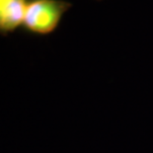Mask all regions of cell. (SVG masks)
Segmentation results:
<instances>
[{
	"label": "cell",
	"instance_id": "obj_1",
	"mask_svg": "<svg viewBox=\"0 0 153 153\" xmlns=\"http://www.w3.org/2000/svg\"><path fill=\"white\" fill-rule=\"evenodd\" d=\"M71 6L64 0H29L22 27L35 35L51 34Z\"/></svg>",
	"mask_w": 153,
	"mask_h": 153
},
{
	"label": "cell",
	"instance_id": "obj_2",
	"mask_svg": "<svg viewBox=\"0 0 153 153\" xmlns=\"http://www.w3.org/2000/svg\"><path fill=\"white\" fill-rule=\"evenodd\" d=\"M29 0H0V33L8 34L22 27Z\"/></svg>",
	"mask_w": 153,
	"mask_h": 153
}]
</instances>
